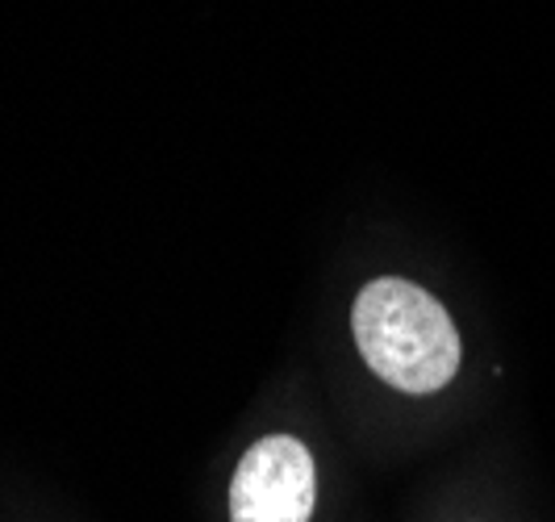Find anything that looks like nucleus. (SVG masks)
Here are the masks:
<instances>
[{"mask_svg":"<svg viewBox=\"0 0 555 522\" xmlns=\"http://www.w3.org/2000/svg\"><path fill=\"white\" fill-rule=\"evenodd\" d=\"M351 330L367 368L401 393H439L460 372V330L451 314L435 293L401 276L363 284Z\"/></svg>","mask_w":555,"mask_h":522,"instance_id":"1","label":"nucleus"},{"mask_svg":"<svg viewBox=\"0 0 555 522\" xmlns=\"http://www.w3.org/2000/svg\"><path fill=\"white\" fill-rule=\"evenodd\" d=\"M318 501V468L301 440L263 435L230 481V522H309Z\"/></svg>","mask_w":555,"mask_h":522,"instance_id":"2","label":"nucleus"}]
</instances>
